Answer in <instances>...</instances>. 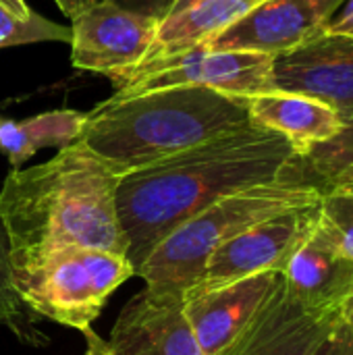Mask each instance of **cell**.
I'll list each match as a JSON object with an SVG mask.
<instances>
[{
	"instance_id": "22",
	"label": "cell",
	"mask_w": 353,
	"mask_h": 355,
	"mask_svg": "<svg viewBox=\"0 0 353 355\" xmlns=\"http://www.w3.org/2000/svg\"><path fill=\"white\" fill-rule=\"evenodd\" d=\"M106 2H112L121 8H127V10L146 15V17H152L154 21L162 23L175 0H106Z\"/></svg>"
},
{
	"instance_id": "11",
	"label": "cell",
	"mask_w": 353,
	"mask_h": 355,
	"mask_svg": "<svg viewBox=\"0 0 353 355\" xmlns=\"http://www.w3.org/2000/svg\"><path fill=\"white\" fill-rule=\"evenodd\" d=\"M341 4L343 0H264L204 44L212 50L279 56L325 31Z\"/></svg>"
},
{
	"instance_id": "7",
	"label": "cell",
	"mask_w": 353,
	"mask_h": 355,
	"mask_svg": "<svg viewBox=\"0 0 353 355\" xmlns=\"http://www.w3.org/2000/svg\"><path fill=\"white\" fill-rule=\"evenodd\" d=\"M158 21L98 0L71 19V60L75 69L106 75L114 87L146 60Z\"/></svg>"
},
{
	"instance_id": "18",
	"label": "cell",
	"mask_w": 353,
	"mask_h": 355,
	"mask_svg": "<svg viewBox=\"0 0 353 355\" xmlns=\"http://www.w3.org/2000/svg\"><path fill=\"white\" fill-rule=\"evenodd\" d=\"M298 173L312 185L325 191H353V125L293 160Z\"/></svg>"
},
{
	"instance_id": "23",
	"label": "cell",
	"mask_w": 353,
	"mask_h": 355,
	"mask_svg": "<svg viewBox=\"0 0 353 355\" xmlns=\"http://www.w3.org/2000/svg\"><path fill=\"white\" fill-rule=\"evenodd\" d=\"M316 355H353V335L343 324L335 329V333L327 339V343L316 352Z\"/></svg>"
},
{
	"instance_id": "4",
	"label": "cell",
	"mask_w": 353,
	"mask_h": 355,
	"mask_svg": "<svg viewBox=\"0 0 353 355\" xmlns=\"http://www.w3.org/2000/svg\"><path fill=\"white\" fill-rule=\"evenodd\" d=\"M320 196L322 191L308 183L291 162L279 179L225 196L179 225L152 250L135 277L152 291L185 295L223 243L266 218L314 206Z\"/></svg>"
},
{
	"instance_id": "6",
	"label": "cell",
	"mask_w": 353,
	"mask_h": 355,
	"mask_svg": "<svg viewBox=\"0 0 353 355\" xmlns=\"http://www.w3.org/2000/svg\"><path fill=\"white\" fill-rule=\"evenodd\" d=\"M273 58L262 52L212 50L206 44H196L137 64L125 75L110 98L123 100L179 85H202L239 98L270 94L275 92Z\"/></svg>"
},
{
	"instance_id": "8",
	"label": "cell",
	"mask_w": 353,
	"mask_h": 355,
	"mask_svg": "<svg viewBox=\"0 0 353 355\" xmlns=\"http://www.w3.org/2000/svg\"><path fill=\"white\" fill-rule=\"evenodd\" d=\"M318 204L266 218L223 243L208 258L200 281L189 289H212L260 272H283L289 256L312 231Z\"/></svg>"
},
{
	"instance_id": "3",
	"label": "cell",
	"mask_w": 353,
	"mask_h": 355,
	"mask_svg": "<svg viewBox=\"0 0 353 355\" xmlns=\"http://www.w3.org/2000/svg\"><path fill=\"white\" fill-rule=\"evenodd\" d=\"M250 123L248 98L179 85L123 100L108 98L87 112L81 139L127 175Z\"/></svg>"
},
{
	"instance_id": "10",
	"label": "cell",
	"mask_w": 353,
	"mask_h": 355,
	"mask_svg": "<svg viewBox=\"0 0 353 355\" xmlns=\"http://www.w3.org/2000/svg\"><path fill=\"white\" fill-rule=\"evenodd\" d=\"M281 272H260L183 295V312L204 355H223L252 324L281 283Z\"/></svg>"
},
{
	"instance_id": "9",
	"label": "cell",
	"mask_w": 353,
	"mask_h": 355,
	"mask_svg": "<svg viewBox=\"0 0 353 355\" xmlns=\"http://www.w3.org/2000/svg\"><path fill=\"white\" fill-rule=\"evenodd\" d=\"M275 92L304 94L353 125V37L320 31L273 58Z\"/></svg>"
},
{
	"instance_id": "19",
	"label": "cell",
	"mask_w": 353,
	"mask_h": 355,
	"mask_svg": "<svg viewBox=\"0 0 353 355\" xmlns=\"http://www.w3.org/2000/svg\"><path fill=\"white\" fill-rule=\"evenodd\" d=\"M0 324L19 339V343L29 347H48L50 339L37 329L35 316L29 312L25 302L21 300L15 279H12V262L8 239L0 220Z\"/></svg>"
},
{
	"instance_id": "5",
	"label": "cell",
	"mask_w": 353,
	"mask_h": 355,
	"mask_svg": "<svg viewBox=\"0 0 353 355\" xmlns=\"http://www.w3.org/2000/svg\"><path fill=\"white\" fill-rule=\"evenodd\" d=\"M135 277L125 254L62 248L12 266L15 287L33 316L85 333L110 295Z\"/></svg>"
},
{
	"instance_id": "26",
	"label": "cell",
	"mask_w": 353,
	"mask_h": 355,
	"mask_svg": "<svg viewBox=\"0 0 353 355\" xmlns=\"http://www.w3.org/2000/svg\"><path fill=\"white\" fill-rule=\"evenodd\" d=\"M56 4H58V8L67 15V17H75L79 10H83L85 6H89V4H94V2H98V0H54Z\"/></svg>"
},
{
	"instance_id": "2",
	"label": "cell",
	"mask_w": 353,
	"mask_h": 355,
	"mask_svg": "<svg viewBox=\"0 0 353 355\" xmlns=\"http://www.w3.org/2000/svg\"><path fill=\"white\" fill-rule=\"evenodd\" d=\"M123 173L81 137L35 166L12 168L0 187V220L12 266L62 248L127 256L117 210Z\"/></svg>"
},
{
	"instance_id": "16",
	"label": "cell",
	"mask_w": 353,
	"mask_h": 355,
	"mask_svg": "<svg viewBox=\"0 0 353 355\" xmlns=\"http://www.w3.org/2000/svg\"><path fill=\"white\" fill-rule=\"evenodd\" d=\"M264 0H200L193 6L166 17L156 31L146 60L160 58L196 44H204L239 21ZM144 60V62H146ZM141 64V62H139Z\"/></svg>"
},
{
	"instance_id": "29",
	"label": "cell",
	"mask_w": 353,
	"mask_h": 355,
	"mask_svg": "<svg viewBox=\"0 0 353 355\" xmlns=\"http://www.w3.org/2000/svg\"><path fill=\"white\" fill-rule=\"evenodd\" d=\"M196 2H200V0H175L166 17H171V15H177V12H181V10H185V8L193 6Z\"/></svg>"
},
{
	"instance_id": "1",
	"label": "cell",
	"mask_w": 353,
	"mask_h": 355,
	"mask_svg": "<svg viewBox=\"0 0 353 355\" xmlns=\"http://www.w3.org/2000/svg\"><path fill=\"white\" fill-rule=\"evenodd\" d=\"M293 158L283 135L250 123L123 175L117 210L133 270L179 225L225 196L279 179Z\"/></svg>"
},
{
	"instance_id": "15",
	"label": "cell",
	"mask_w": 353,
	"mask_h": 355,
	"mask_svg": "<svg viewBox=\"0 0 353 355\" xmlns=\"http://www.w3.org/2000/svg\"><path fill=\"white\" fill-rule=\"evenodd\" d=\"M252 123L283 135L295 150L304 154L312 146L335 137L343 121L325 102L289 92H270L248 98Z\"/></svg>"
},
{
	"instance_id": "27",
	"label": "cell",
	"mask_w": 353,
	"mask_h": 355,
	"mask_svg": "<svg viewBox=\"0 0 353 355\" xmlns=\"http://www.w3.org/2000/svg\"><path fill=\"white\" fill-rule=\"evenodd\" d=\"M0 6L10 10L12 15H19V17H27L31 12V8L25 4V0H0Z\"/></svg>"
},
{
	"instance_id": "12",
	"label": "cell",
	"mask_w": 353,
	"mask_h": 355,
	"mask_svg": "<svg viewBox=\"0 0 353 355\" xmlns=\"http://www.w3.org/2000/svg\"><path fill=\"white\" fill-rule=\"evenodd\" d=\"M339 324L341 314L306 308L281 277L252 324L223 355H316Z\"/></svg>"
},
{
	"instance_id": "24",
	"label": "cell",
	"mask_w": 353,
	"mask_h": 355,
	"mask_svg": "<svg viewBox=\"0 0 353 355\" xmlns=\"http://www.w3.org/2000/svg\"><path fill=\"white\" fill-rule=\"evenodd\" d=\"M325 31L329 33H341L353 37V0H343V4L337 8V12L327 23Z\"/></svg>"
},
{
	"instance_id": "13",
	"label": "cell",
	"mask_w": 353,
	"mask_h": 355,
	"mask_svg": "<svg viewBox=\"0 0 353 355\" xmlns=\"http://www.w3.org/2000/svg\"><path fill=\"white\" fill-rule=\"evenodd\" d=\"M112 355H204L183 312V295L144 287L121 310L110 339Z\"/></svg>"
},
{
	"instance_id": "21",
	"label": "cell",
	"mask_w": 353,
	"mask_h": 355,
	"mask_svg": "<svg viewBox=\"0 0 353 355\" xmlns=\"http://www.w3.org/2000/svg\"><path fill=\"white\" fill-rule=\"evenodd\" d=\"M318 227L353 258V191H325L320 196Z\"/></svg>"
},
{
	"instance_id": "17",
	"label": "cell",
	"mask_w": 353,
	"mask_h": 355,
	"mask_svg": "<svg viewBox=\"0 0 353 355\" xmlns=\"http://www.w3.org/2000/svg\"><path fill=\"white\" fill-rule=\"evenodd\" d=\"M85 112L58 108L40 112L25 121L0 116V152L12 168H21L44 148H62L81 137Z\"/></svg>"
},
{
	"instance_id": "20",
	"label": "cell",
	"mask_w": 353,
	"mask_h": 355,
	"mask_svg": "<svg viewBox=\"0 0 353 355\" xmlns=\"http://www.w3.org/2000/svg\"><path fill=\"white\" fill-rule=\"evenodd\" d=\"M35 42H71V27L54 23L35 10L19 17L0 6V48Z\"/></svg>"
},
{
	"instance_id": "28",
	"label": "cell",
	"mask_w": 353,
	"mask_h": 355,
	"mask_svg": "<svg viewBox=\"0 0 353 355\" xmlns=\"http://www.w3.org/2000/svg\"><path fill=\"white\" fill-rule=\"evenodd\" d=\"M341 320H343V324L352 331L353 335V293L352 297L345 302V306L341 308Z\"/></svg>"
},
{
	"instance_id": "14",
	"label": "cell",
	"mask_w": 353,
	"mask_h": 355,
	"mask_svg": "<svg viewBox=\"0 0 353 355\" xmlns=\"http://www.w3.org/2000/svg\"><path fill=\"white\" fill-rule=\"evenodd\" d=\"M281 275L287 289L314 312L341 314L353 293V258L318 227V216Z\"/></svg>"
},
{
	"instance_id": "25",
	"label": "cell",
	"mask_w": 353,
	"mask_h": 355,
	"mask_svg": "<svg viewBox=\"0 0 353 355\" xmlns=\"http://www.w3.org/2000/svg\"><path fill=\"white\" fill-rule=\"evenodd\" d=\"M81 335L85 337V355H112L108 349V343L100 335H96L92 329H87Z\"/></svg>"
}]
</instances>
